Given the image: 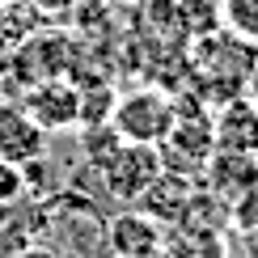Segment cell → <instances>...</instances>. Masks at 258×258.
Masks as SVG:
<instances>
[{
  "label": "cell",
  "instance_id": "9",
  "mask_svg": "<svg viewBox=\"0 0 258 258\" xmlns=\"http://www.w3.org/2000/svg\"><path fill=\"white\" fill-rule=\"evenodd\" d=\"M195 178L186 174H174V169H161V174L153 178V186L140 195L132 208H140L144 216H153L157 224H178L182 212H186V199L195 195V186H190Z\"/></svg>",
  "mask_w": 258,
  "mask_h": 258
},
{
  "label": "cell",
  "instance_id": "12",
  "mask_svg": "<svg viewBox=\"0 0 258 258\" xmlns=\"http://www.w3.org/2000/svg\"><path fill=\"white\" fill-rule=\"evenodd\" d=\"M21 195H26V174H21V165L0 161V203H5V208H13Z\"/></svg>",
  "mask_w": 258,
  "mask_h": 258
},
{
  "label": "cell",
  "instance_id": "2",
  "mask_svg": "<svg viewBox=\"0 0 258 258\" xmlns=\"http://www.w3.org/2000/svg\"><path fill=\"white\" fill-rule=\"evenodd\" d=\"M161 165L186 178H203L212 153H216V136H212V114L195 110V114H178L174 127L165 132V140L157 144Z\"/></svg>",
  "mask_w": 258,
  "mask_h": 258
},
{
  "label": "cell",
  "instance_id": "11",
  "mask_svg": "<svg viewBox=\"0 0 258 258\" xmlns=\"http://www.w3.org/2000/svg\"><path fill=\"white\" fill-rule=\"evenodd\" d=\"M224 30L258 47V0H224Z\"/></svg>",
  "mask_w": 258,
  "mask_h": 258
},
{
  "label": "cell",
  "instance_id": "17",
  "mask_svg": "<svg viewBox=\"0 0 258 258\" xmlns=\"http://www.w3.org/2000/svg\"><path fill=\"white\" fill-rule=\"evenodd\" d=\"M0 5H9V0H0Z\"/></svg>",
  "mask_w": 258,
  "mask_h": 258
},
{
  "label": "cell",
  "instance_id": "4",
  "mask_svg": "<svg viewBox=\"0 0 258 258\" xmlns=\"http://www.w3.org/2000/svg\"><path fill=\"white\" fill-rule=\"evenodd\" d=\"M17 106L42 127V132H68V127L81 123V89L68 77L30 85V89L21 93Z\"/></svg>",
  "mask_w": 258,
  "mask_h": 258
},
{
  "label": "cell",
  "instance_id": "10",
  "mask_svg": "<svg viewBox=\"0 0 258 258\" xmlns=\"http://www.w3.org/2000/svg\"><path fill=\"white\" fill-rule=\"evenodd\" d=\"M38 26H42V17L26 5V0H9V5H0V59L13 55Z\"/></svg>",
  "mask_w": 258,
  "mask_h": 258
},
{
  "label": "cell",
  "instance_id": "6",
  "mask_svg": "<svg viewBox=\"0 0 258 258\" xmlns=\"http://www.w3.org/2000/svg\"><path fill=\"white\" fill-rule=\"evenodd\" d=\"M212 136H216V148H224V153L258 157V106L245 93L220 102L212 114Z\"/></svg>",
  "mask_w": 258,
  "mask_h": 258
},
{
  "label": "cell",
  "instance_id": "5",
  "mask_svg": "<svg viewBox=\"0 0 258 258\" xmlns=\"http://www.w3.org/2000/svg\"><path fill=\"white\" fill-rule=\"evenodd\" d=\"M203 182L208 190L224 203H241V199H254L258 190V157H245V153H224L216 148L203 169Z\"/></svg>",
  "mask_w": 258,
  "mask_h": 258
},
{
  "label": "cell",
  "instance_id": "13",
  "mask_svg": "<svg viewBox=\"0 0 258 258\" xmlns=\"http://www.w3.org/2000/svg\"><path fill=\"white\" fill-rule=\"evenodd\" d=\"M30 9H34V13L42 17V26H47V21H59V17H68L72 9L81 5V0H26Z\"/></svg>",
  "mask_w": 258,
  "mask_h": 258
},
{
  "label": "cell",
  "instance_id": "15",
  "mask_svg": "<svg viewBox=\"0 0 258 258\" xmlns=\"http://www.w3.org/2000/svg\"><path fill=\"white\" fill-rule=\"evenodd\" d=\"M17 258H68V254H59V250H51V245H26Z\"/></svg>",
  "mask_w": 258,
  "mask_h": 258
},
{
  "label": "cell",
  "instance_id": "1",
  "mask_svg": "<svg viewBox=\"0 0 258 258\" xmlns=\"http://www.w3.org/2000/svg\"><path fill=\"white\" fill-rule=\"evenodd\" d=\"M174 119H178L174 98L165 89H153V85L123 93L110 106V127L132 144H161L165 132L174 127Z\"/></svg>",
  "mask_w": 258,
  "mask_h": 258
},
{
  "label": "cell",
  "instance_id": "8",
  "mask_svg": "<svg viewBox=\"0 0 258 258\" xmlns=\"http://www.w3.org/2000/svg\"><path fill=\"white\" fill-rule=\"evenodd\" d=\"M106 245H110L114 258H148L165 250V233L153 216L144 212H119L110 224H106Z\"/></svg>",
  "mask_w": 258,
  "mask_h": 258
},
{
  "label": "cell",
  "instance_id": "7",
  "mask_svg": "<svg viewBox=\"0 0 258 258\" xmlns=\"http://www.w3.org/2000/svg\"><path fill=\"white\" fill-rule=\"evenodd\" d=\"M38 157H47V132L17 102H0V161L30 165Z\"/></svg>",
  "mask_w": 258,
  "mask_h": 258
},
{
  "label": "cell",
  "instance_id": "16",
  "mask_svg": "<svg viewBox=\"0 0 258 258\" xmlns=\"http://www.w3.org/2000/svg\"><path fill=\"white\" fill-rule=\"evenodd\" d=\"M9 216H13V208H5V203H0V233H5V224H9Z\"/></svg>",
  "mask_w": 258,
  "mask_h": 258
},
{
  "label": "cell",
  "instance_id": "3",
  "mask_svg": "<svg viewBox=\"0 0 258 258\" xmlns=\"http://www.w3.org/2000/svg\"><path fill=\"white\" fill-rule=\"evenodd\" d=\"M161 169L165 165H161L157 144H132V140H123V144L114 148V157L106 161L98 174H102L106 190H110L119 203H136L148 186H153V178L161 174Z\"/></svg>",
  "mask_w": 258,
  "mask_h": 258
},
{
  "label": "cell",
  "instance_id": "14",
  "mask_svg": "<svg viewBox=\"0 0 258 258\" xmlns=\"http://www.w3.org/2000/svg\"><path fill=\"white\" fill-rule=\"evenodd\" d=\"M241 93L250 98L254 106H258V55H254V63H250V72H245V85H241Z\"/></svg>",
  "mask_w": 258,
  "mask_h": 258
}]
</instances>
